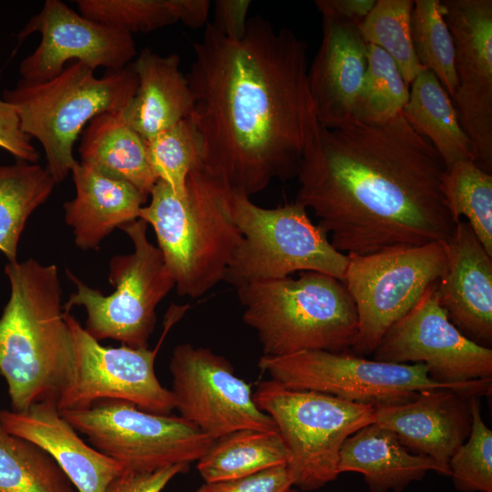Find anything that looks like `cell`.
<instances>
[{
    "instance_id": "33",
    "label": "cell",
    "mask_w": 492,
    "mask_h": 492,
    "mask_svg": "<svg viewBox=\"0 0 492 492\" xmlns=\"http://www.w3.org/2000/svg\"><path fill=\"white\" fill-rule=\"evenodd\" d=\"M411 28L418 61L435 74L452 97L457 87L455 46L444 17L441 1L415 0Z\"/></svg>"
},
{
    "instance_id": "2",
    "label": "cell",
    "mask_w": 492,
    "mask_h": 492,
    "mask_svg": "<svg viewBox=\"0 0 492 492\" xmlns=\"http://www.w3.org/2000/svg\"><path fill=\"white\" fill-rule=\"evenodd\" d=\"M446 165L400 113L383 124L320 125L296 200L346 255L446 241L456 223L441 190Z\"/></svg>"
},
{
    "instance_id": "8",
    "label": "cell",
    "mask_w": 492,
    "mask_h": 492,
    "mask_svg": "<svg viewBox=\"0 0 492 492\" xmlns=\"http://www.w3.org/2000/svg\"><path fill=\"white\" fill-rule=\"evenodd\" d=\"M253 399L272 418L287 447L292 487L305 492L335 480L343 442L374 423L373 405L291 389L272 379L258 384Z\"/></svg>"
},
{
    "instance_id": "39",
    "label": "cell",
    "mask_w": 492,
    "mask_h": 492,
    "mask_svg": "<svg viewBox=\"0 0 492 492\" xmlns=\"http://www.w3.org/2000/svg\"><path fill=\"white\" fill-rule=\"evenodd\" d=\"M188 469V464H177L152 472L125 470L110 483L107 492H161L173 477Z\"/></svg>"
},
{
    "instance_id": "29",
    "label": "cell",
    "mask_w": 492,
    "mask_h": 492,
    "mask_svg": "<svg viewBox=\"0 0 492 492\" xmlns=\"http://www.w3.org/2000/svg\"><path fill=\"white\" fill-rule=\"evenodd\" d=\"M0 492H78L56 461L0 422Z\"/></svg>"
},
{
    "instance_id": "4",
    "label": "cell",
    "mask_w": 492,
    "mask_h": 492,
    "mask_svg": "<svg viewBox=\"0 0 492 492\" xmlns=\"http://www.w3.org/2000/svg\"><path fill=\"white\" fill-rule=\"evenodd\" d=\"M231 190L201 166L184 194L157 180L139 218L150 224L179 295L199 298L224 281L242 241L231 210Z\"/></svg>"
},
{
    "instance_id": "5",
    "label": "cell",
    "mask_w": 492,
    "mask_h": 492,
    "mask_svg": "<svg viewBox=\"0 0 492 492\" xmlns=\"http://www.w3.org/2000/svg\"><path fill=\"white\" fill-rule=\"evenodd\" d=\"M242 320L257 333L262 355L302 351L345 353L358 332L355 304L344 282L317 272L236 287Z\"/></svg>"
},
{
    "instance_id": "18",
    "label": "cell",
    "mask_w": 492,
    "mask_h": 492,
    "mask_svg": "<svg viewBox=\"0 0 492 492\" xmlns=\"http://www.w3.org/2000/svg\"><path fill=\"white\" fill-rule=\"evenodd\" d=\"M469 397L451 389L420 392L408 402L376 406L374 423L411 452L431 458L438 474L449 476V460L470 433Z\"/></svg>"
},
{
    "instance_id": "30",
    "label": "cell",
    "mask_w": 492,
    "mask_h": 492,
    "mask_svg": "<svg viewBox=\"0 0 492 492\" xmlns=\"http://www.w3.org/2000/svg\"><path fill=\"white\" fill-rule=\"evenodd\" d=\"M441 190L456 223L466 218L475 235L492 257V175L473 160L446 167Z\"/></svg>"
},
{
    "instance_id": "32",
    "label": "cell",
    "mask_w": 492,
    "mask_h": 492,
    "mask_svg": "<svg viewBox=\"0 0 492 492\" xmlns=\"http://www.w3.org/2000/svg\"><path fill=\"white\" fill-rule=\"evenodd\" d=\"M367 65L357 97L354 120L375 125L394 118L409 98V85L393 58L381 47L367 44Z\"/></svg>"
},
{
    "instance_id": "27",
    "label": "cell",
    "mask_w": 492,
    "mask_h": 492,
    "mask_svg": "<svg viewBox=\"0 0 492 492\" xmlns=\"http://www.w3.org/2000/svg\"><path fill=\"white\" fill-rule=\"evenodd\" d=\"M289 453L279 432L239 430L212 442L197 461L204 482L243 477L287 466Z\"/></svg>"
},
{
    "instance_id": "17",
    "label": "cell",
    "mask_w": 492,
    "mask_h": 492,
    "mask_svg": "<svg viewBox=\"0 0 492 492\" xmlns=\"http://www.w3.org/2000/svg\"><path fill=\"white\" fill-rule=\"evenodd\" d=\"M38 32L37 47L19 65L20 79L44 82L77 61L92 69L126 67L137 56L132 35L90 20L60 0H46L21 30L18 40Z\"/></svg>"
},
{
    "instance_id": "9",
    "label": "cell",
    "mask_w": 492,
    "mask_h": 492,
    "mask_svg": "<svg viewBox=\"0 0 492 492\" xmlns=\"http://www.w3.org/2000/svg\"><path fill=\"white\" fill-rule=\"evenodd\" d=\"M259 368L282 385L379 405L408 402L420 392L451 389L466 396L491 392L492 378L462 384L435 381L424 364H395L346 353L313 350L283 356L262 355Z\"/></svg>"
},
{
    "instance_id": "10",
    "label": "cell",
    "mask_w": 492,
    "mask_h": 492,
    "mask_svg": "<svg viewBox=\"0 0 492 492\" xmlns=\"http://www.w3.org/2000/svg\"><path fill=\"white\" fill-rule=\"evenodd\" d=\"M120 229L130 238L133 251L110 260L108 281L115 287L113 292L105 295L67 270L77 290L63 305L64 311L67 313L73 306H83L87 315L84 328L98 342L113 339L132 348H145L155 328L156 308L175 282L161 251L148 239L147 222L138 219Z\"/></svg>"
},
{
    "instance_id": "14",
    "label": "cell",
    "mask_w": 492,
    "mask_h": 492,
    "mask_svg": "<svg viewBox=\"0 0 492 492\" xmlns=\"http://www.w3.org/2000/svg\"><path fill=\"white\" fill-rule=\"evenodd\" d=\"M175 409L212 440L239 430L278 432L256 405L249 384L211 349L178 344L169 362Z\"/></svg>"
},
{
    "instance_id": "40",
    "label": "cell",
    "mask_w": 492,
    "mask_h": 492,
    "mask_svg": "<svg viewBox=\"0 0 492 492\" xmlns=\"http://www.w3.org/2000/svg\"><path fill=\"white\" fill-rule=\"evenodd\" d=\"M250 0H217L214 4L215 29L231 39H241L245 35Z\"/></svg>"
},
{
    "instance_id": "42",
    "label": "cell",
    "mask_w": 492,
    "mask_h": 492,
    "mask_svg": "<svg viewBox=\"0 0 492 492\" xmlns=\"http://www.w3.org/2000/svg\"><path fill=\"white\" fill-rule=\"evenodd\" d=\"M177 21L191 28L206 26L210 2L208 0H169Z\"/></svg>"
},
{
    "instance_id": "43",
    "label": "cell",
    "mask_w": 492,
    "mask_h": 492,
    "mask_svg": "<svg viewBox=\"0 0 492 492\" xmlns=\"http://www.w3.org/2000/svg\"><path fill=\"white\" fill-rule=\"evenodd\" d=\"M289 492H305V491H302V490H300V489L292 487V488L289 490Z\"/></svg>"
},
{
    "instance_id": "37",
    "label": "cell",
    "mask_w": 492,
    "mask_h": 492,
    "mask_svg": "<svg viewBox=\"0 0 492 492\" xmlns=\"http://www.w3.org/2000/svg\"><path fill=\"white\" fill-rule=\"evenodd\" d=\"M292 487L288 468L281 466L243 477L204 482L196 492H289Z\"/></svg>"
},
{
    "instance_id": "23",
    "label": "cell",
    "mask_w": 492,
    "mask_h": 492,
    "mask_svg": "<svg viewBox=\"0 0 492 492\" xmlns=\"http://www.w3.org/2000/svg\"><path fill=\"white\" fill-rule=\"evenodd\" d=\"M176 54L160 56L143 49L131 63L138 77L136 94L119 113L145 139L190 117L193 99Z\"/></svg>"
},
{
    "instance_id": "3",
    "label": "cell",
    "mask_w": 492,
    "mask_h": 492,
    "mask_svg": "<svg viewBox=\"0 0 492 492\" xmlns=\"http://www.w3.org/2000/svg\"><path fill=\"white\" fill-rule=\"evenodd\" d=\"M10 296L0 317V374L11 410L57 401L71 374L74 353L55 264L8 262Z\"/></svg>"
},
{
    "instance_id": "25",
    "label": "cell",
    "mask_w": 492,
    "mask_h": 492,
    "mask_svg": "<svg viewBox=\"0 0 492 492\" xmlns=\"http://www.w3.org/2000/svg\"><path fill=\"white\" fill-rule=\"evenodd\" d=\"M78 153L81 163L131 184L146 198L157 182L146 139L128 126L119 113L94 118L82 131Z\"/></svg>"
},
{
    "instance_id": "11",
    "label": "cell",
    "mask_w": 492,
    "mask_h": 492,
    "mask_svg": "<svg viewBox=\"0 0 492 492\" xmlns=\"http://www.w3.org/2000/svg\"><path fill=\"white\" fill-rule=\"evenodd\" d=\"M344 284L357 312L358 332L351 350L374 353L384 333L405 315L446 268V241L395 246L347 255Z\"/></svg>"
},
{
    "instance_id": "7",
    "label": "cell",
    "mask_w": 492,
    "mask_h": 492,
    "mask_svg": "<svg viewBox=\"0 0 492 492\" xmlns=\"http://www.w3.org/2000/svg\"><path fill=\"white\" fill-rule=\"evenodd\" d=\"M231 210L242 241L224 281L243 284L317 272L343 282L348 256L336 250L314 225L301 203L268 209L242 193L231 191Z\"/></svg>"
},
{
    "instance_id": "1",
    "label": "cell",
    "mask_w": 492,
    "mask_h": 492,
    "mask_svg": "<svg viewBox=\"0 0 492 492\" xmlns=\"http://www.w3.org/2000/svg\"><path fill=\"white\" fill-rule=\"evenodd\" d=\"M192 48L189 118L202 169L248 197L297 177L320 128L306 42L255 15L241 39L207 23Z\"/></svg>"
},
{
    "instance_id": "36",
    "label": "cell",
    "mask_w": 492,
    "mask_h": 492,
    "mask_svg": "<svg viewBox=\"0 0 492 492\" xmlns=\"http://www.w3.org/2000/svg\"><path fill=\"white\" fill-rule=\"evenodd\" d=\"M79 13L129 34L149 33L177 21L169 0H77Z\"/></svg>"
},
{
    "instance_id": "34",
    "label": "cell",
    "mask_w": 492,
    "mask_h": 492,
    "mask_svg": "<svg viewBox=\"0 0 492 492\" xmlns=\"http://www.w3.org/2000/svg\"><path fill=\"white\" fill-rule=\"evenodd\" d=\"M148 155L157 180L177 194L185 191L190 171L201 166L200 146L189 118L146 139Z\"/></svg>"
},
{
    "instance_id": "24",
    "label": "cell",
    "mask_w": 492,
    "mask_h": 492,
    "mask_svg": "<svg viewBox=\"0 0 492 492\" xmlns=\"http://www.w3.org/2000/svg\"><path fill=\"white\" fill-rule=\"evenodd\" d=\"M338 471L361 474L370 492H403L427 472L438 473V467L431 458L407 449L395 433L372 423L343 442Z\"/></svg>"
},
{
    "instance_id": "20",
    "label": "cell",
    "mask_w": 492,
    "mask_h": 492,
    "mask_svg": "<svg viewBox=\"0 0 492 492\" xmlns=\"http://www.w3.org/2000/svg\"><path fill=\"white\" fill-rule=\"evenodd\" d=\"M323 16V37L308 68V85L318 121L335 128L354 120L367 65V43L359 24Z\"/></svg>"
},
{
    "instance_id": "15",
    "label": "cell",
    "mask_w": 492,
    "mask_h": 492,
    "mask_svg": "<svg viewBox=\"0 0 492 492\" xmlns=\"http://www.w3.org/2000/svg\"><path fill=\"white\" fill-rule=\"evenodd\" d=\"M431 284L416 304L383 335L374 359L424 364L436 382L462 384L492 377V350L466 337L448 319Z\"/></svg>"
},
{
    "instance_id": "31",
    "label": "cell",
    "mask_w": 492,
    "mask_h": 492,
    "mask_svg": "<svg viewBox=\"0 0 492 492\" xmlns=\"http://www.w3.org/2000/svg\"><path fill=\"white\" fill-rule=\"evenodd\" d=\"M413 0H375V4L358 27L367 44L384 50L396 64L410 86L424 69L418 61L412 39Z\"/></svg>"
},
{
    "instance_id": "26",
    "label": "cell",
    "mask_w": 492,
    "mask_h": 492,
    "mask_svg": "<svg viewBox=\"0 0 492 492\" xmlns=\"http://www.w3.org/2000/svg\"><path fill=\"white\" fill-rule=\"evenodd\" d=\"M409 87V98L402 114L412 128L431 143L446 167L459 160L475 162L471 140L450 96L435 74L424 69Z\"/></svg>"
},
{
    "instance_id": "21",
    "label": "cell",
    "mask_w": 492,
    "mask_h": 492,
    "mask_svg": "<svg viewBox=\"0 0 492 492\" xmlns=\"http://www.w3.org/2000/svg\"><path fill=\"white\" fill-rule=\"evenodd\" d=\"M0 422L11 434L46 451L78 492H107L110 483L125 471L122 465L78 436L55 400L36 403L20 412L3 409Z\"/></svg>"
},
{
    "instance_id": "35",
    "label": "cell",
    "mask_w": 492,
    "mask_h": 492,
    "mask_svg": "<svg viewBox=\"0 0 492 492\" xmlns=\"http://www.w3.org/2000/svg\"><path fill=\"white\" fill-rule=\"evenodd\" d=\"M478 398L469 397L470 433L448 463L452 482L462 492H492V431L483 421Z\"/></svg>"
},
{
    "instance_id": "41",
    "label": "cell",
    "mask_w": 492,
    "mask_h": 492,
    "mask_svg": "<svg viewBox=\"0 0 492 492\" xmlns=\"http://www.w3.org/2000/svg\"><path fill=\"white\" fill-rule=\"evenodd\" d=\"M314 3L322 15L361 24L375 0H316Z\"/></svg>"
},
{
    "instance_id": "12",
    "label": "cell",
    "mask_w": 492,
    "mask_h": 492,
    "mask_svg": "<svg viewBox=\"0 0 492 492\" xmlns=\"http://www.w3.org/2000/svg\"><path fill=\"white\" fill-rule=\"evenodd\" d=\"M93 447L132 472L198 461L212 440L181 416L144 411L121 400L60 412Z\"/></svg>"
},
{
    "instance_id": "16",
    "label": "cell",
    "mask_w": 492,
    "mask_h": 492,
    "mask_svg": "<svg viewBox=\"0 0 492 492\" xmlns=\"http://www.w3.org/2000/svg\"><path fill=\"white\" fill-rule=\"evenodd\" d=\"M455 46L457 87L451 97L476 163L492 171V1H441Z\"/></svg>"
},
{
    "instance_id": "6",
    "label": "cell",
    "mask_w": 492,
    "mask_h": 492,
    "mask_svg": "<svg viewBox=\"0 0 492 492\" xmlns=\"http://www.w3.org/2000/svg\"><path fill=\"white\" fill-rule=\"evenodd\" d=\"M137 87L131 64L97 77L94 69L73 61L52 79H20L2 98L15 110L22 130L42 145L45 167L57 184L77 162L73 149L83 128L101 114L120 113Z\"/></svg>"
},
{
    "instance_id": "38",
    "label": "cell",
    "mask_w": 492,
    "mask_h": 492,
    "mask_svg": "<svg viewBox=\"0 0 492 492\" xmlns=\"http://www.w3.org/2000/svg\"><path fill=\"white\" fill-rule=\"evenodd\" d=\"M0 148L16 159L36 163L38 153L26 134L14 108L0 97Z\"/></svg>"
},
{
    "instance_id": "28",
    "label": "cell",
    "mask_w": 492,
    "mask_h": 492,
    "mask_svg": "<svg viewBox=\"0 0 492 492\" xmlns=\"http://www.w3.org/2000/svg\"><path fill=\"white\" fill-rule=\"evenodd\" d=\"M56 184L46 167L37 163L16 159L0 164V251L8 262L17 261L26 221L48 200Z\"/></svg>"
},
{
    "instance_id": "19",
    "label": "cell",
    "mask_w": 492,
    "mask_h": 492,
    "mask_svg": "<svg viewBox=\"0 0 492 492\" xmlns=\"http://www.w3.org/2000/svg\"><path fill=\"white\" fill-rule=\"evenodd\" d=\"M446 268L437 298L449 321L471 341L492 343V257L460 220L446 241Z\"/></svg>"
},
{
    "instance_id": "22",
    "label": "cell",
    "mask_w": 492,
    "mask_h": 492,
    "mask_svg": "<svg viewBox=\"0 0 492 492\" xmlns=\"http://www.w3.org/2000/svg\"><path fill=\"white\" fill-rule=\"evenodd\" d=\"M71 173L76 196L64 203L65 220L78 248L97 249L115 229L139 218L148 198L131 184L78 161Z\"/></svg>"
},
{
    "instance_id": "13",
    "label": "cell",
    "mask_w": 492,
    "mask_h": 492,
    "mask_svg": "<svg viewBox=\"0 0 492 492\" xmlns=\"http://www.w3.org/2000/svg\"><path fill=\"white\" fill-rule=\"evenodd\" d=\"M74 364L56 401L57 409H85L100 400H121L159 415L175 409L170 390L155 374L159 346L153 350L104 346L69 313Z\"/></svg>"
}]
</instances>
